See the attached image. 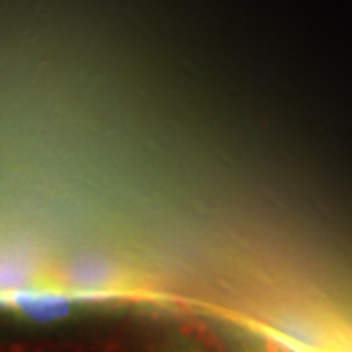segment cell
<instances>
[{
    "mask_svg": "<svg viewBox=\"0 0 352 352\" xmlns=\"http://www.w3.org/2000/svg\"><path fill=\"white\" fill-rule=\"evenodd\" d=\"M149 352H210L200 340L182 329L170 327L159 335Z\"/></svg>",
    "mask_w": 352,
    "mask_h": 352,
    "instance_id": "obj_2",
    "label": "cell"
},
{
    "mask_svg": "<svg viewBox=\"0 0 352 352\" xmlns=\"http://www.w3.org/2000/svg\"><path fill=\"white\" fill-rule=\"evenodd\" d=\"M214 331L226 352H289L239 317H219Z\"/></svg>",
    "mask_w": 352,
    "mask_h": 352,
    "instance_id": "obj_1",
    "label": "cell"
}]
</instances>
